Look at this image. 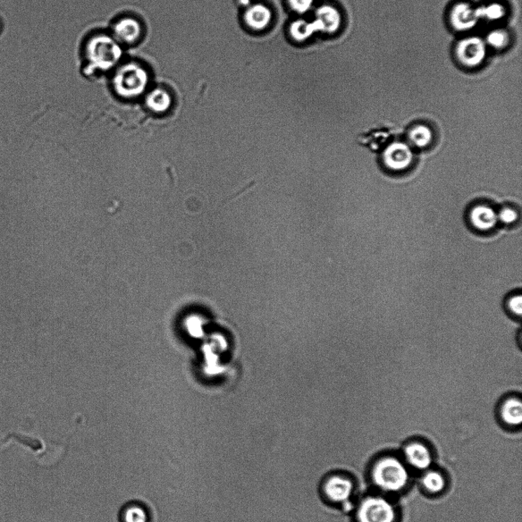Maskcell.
I'll use <instances>...</instances> for the list:
<instances>
[{
	"mask_svg": "<svg viewBox=\"0 0 522 522\" xmlns=\"http://www.w3.org/2000/svg\"><path fill=\"white\" fill-rule=\"evenodd\" d=\"M411 140L418 147H425L432 140V133L425 126H417L411 131Z\"/></svg>",
	"mask_w": 522,
	"mask_h": 522,
	"instance_id": "cell-21",
	"label": "cell"
},
{
	"mask_svg": "<svg viewBox=\"0 0 522 522\" xmlns=\"http://www.w3.org/2000/svg\"><path fill=\"white\" fill-rule=\"evenodd\" d=\"M479 20L476 10L469 4L461 3L452 8L451 22L459 31H467L475 27Z\"/></svg>",
	"mask_w": 522,
	"mask_h": 522,
	"instance_id": "cell-9",
	"label": "cell"
},
{
	"mask_svg": "<svg viewBox=\"0 0 522 522\" xmlns=\"http://www.w3.org/2000/svg\"><path fill=\"white\" fill-rule=\"evenodd\" d=\"M315 22L318 31L334 33L341 27V16L334 7L324 6L318 8Z\"/></svg>",
	"mask_w": 522,
	"mask_h": 522,
	"instance_id": "cell-11",
	"label": "cell"
},
{
	"mask_svg": "<svg viewBox=\"0 0 522 522\" xmlns=\"http://www.w3.org/2000/svg\"><path fill=\"white\" fill-rule=\"evenodd\" d=\"M423 484L428 492L439 493L444 490L446 481L439 471H429L423 478Z\"/></svg>",
	"mask_w": 522,
	"mask_h": 522,
	"instance_id": "cell-17",
	"label": "cell"
},
{
	"mask_svg": "<svg viewBox=\"0 0 522 522\" xmlns=\"http://www.w3.org/2000/svg\"><path fill=\"white\" fill-rule=\"evenodd\" d=\"M147 520L146 511L139 505H132L123 513L124 522H147Z\"/></svg>",
	"mask_w": 522,
	"mask_h": 522,
	"instance_id": "cell-20",
	"label": "cell"
},
{
	"mask_svg": "<svg viewBox=\"0 0 522 522\" xmlns=\"http://www.w3.org/2000/svg\"><path fill=\"white\" fill-rule=\"evenodd\" d=\"M326 498L333 503L347 502L353 491L351 480L341 475H334L326 479L323 487Z\"/></svg>",
	"mask_w": 522,
	"mask_h": 522,
	"instance_id": "cell-7",
	"label": "cell"
},
{
	"mask_svg": "<svg viewBox=\"0 0 522 522\" xmlns=\"http://www.w3.org/2000/svg\"><path fill=\"white\" fill-rule=\"evenodd\" d=\"M504 313L516 322L520 321L522 314V293L521 289L513 290L504 296L502 301Z\"/></svg>",
	"mask_w": 522,
	"mask_h": 522,
	"instance_id": "cell-14",
	"label": "cell"
},
{
	"mask_svg": "<svg viewBox=\"0 0 522 522\" xmlns=\"http://www.w3.org/2000/svg\"><path fill=\"white\" fill-rule=\"evenodd\" d=\"M357 516L358 522H394L397 512L383 497L369 496L359 504Z\"/></svg>",
	"mask_w": 522,
	"mask_h": 522,
	"instance_id": "cell-4",
	"label": "cell"
},
{
	"mask_svg": "<svg viewBox=\"0 0 522 522\" xmlns=\"http://www.w3.org/2000/svg\"><path fill=\"white\" fill-rule=\"evenodd\" d=\"M142 30L139 20L131 16H124L114 24L113 37L118 44L133 45L142 39Z\"/></svg>",
	"mask_w": 522,
	"mask_h": 522,
	"instance_id": "cell-6",
	"label": "cell"
},
{
	"mask_svg": "<svg viewBox=\"0 0 522 522\" xmlns=\"http://www.w3.org/2000/svg\"><path fill=\"white\" fill-rule=\"evenodd\" d=\"M122 55L120 44L104 33L90 37L84 48L87 69L91 73L111 70L119 62Z\"/></svg>",
	"mask_w": 522,
	"mask_h": 522,
	"instance_id": "cell-1",
	"label": "cell"
},
{
	"mask_svg": "<svg viewBox=\"0 0 522 522\" xmlns=\"http://www.w3.org/2000/svg\"><path fill=\"white\" fill-rule=\"evenodd\" d=\"M509 40L508 33L502 29L494 30L487 36L488 44L495 48L506 47L509 44Z\"/></svg>",
	"mask_w": 522,
	"mask_h": 522,
	"instance_id": "cell-22",
	"label": "cell"
},
{
	"mask_svg": "<svg viewBox=\"0 0 522 522\" xmlns=\"http://www.w3.org/2000/svg\"><path fill=\"white\" fill-rule=\"evenodd\" d=\"M500 218L504 223L511 224L516 220L517 214L514 210L504 208L500 213Z\"/></svg>",
	"mask_w": 522,
	"mask_h": 522,
	"instance_id": "cell-24",
	"label": "cell"
},
{
	"mask_svg": "<svg viewBox=\"0 0 522 522\" xmlns=\"http://www.w3.org/2000/svg\"><path fill=\"white\" fill-rule=\"evenodd\" d=\"M500 417L507 425L516 427L522 422V402L520 393L510 392L500 400Z\"/></svg>",
	"mask_w": 522,
	"mask_h": 522,
	"instance_id": "cell-8",
	"label": "cell"
},
{
	"mask_svg": "<svg viewBox=\"0 0 522 522\" xmlns=\"http://www.w3.org/2000/svg\"><path fill=\"white\" fill-rule=\"evenodd\" d=\"M484 41L477 37H469L459 42L456 48L458 60L467 67H475L481 64L486 57Z\"/></svg>",
	"mask_w": 522,
	"mask_h": 522,
	"instance_id": "cell-5",
	"label": "cell"
},
{
	"mask_svg": "<svg viewBox=\"0 0 522 522\" xmlns=\"http://www.w3.org/2000/svg\"><path fill=\"white\" fill-rule=\"evenodd\" d=\"M240 2L243 5H248L249 3V0H240Z\"/></svg>",
	"mask_w": 522,
	"mask_h": 522,
	"instance_id": "cell-25",
	"label": "cell"
},
{
	"mask_svg": "<svg viewBox=\"0 0 522 522\" xmlns=\"http://www.w3.org/2000/svg\"><path fill=\"white\" fill-rule=\"evenodd\" d=\"M479 20L486 19V20L495 21L502 18L504 15V7L498 4H493L481 7L476 10Z\"/></svg>",
	"mask_w": 522,
	"mask_h": 522,
	"instance_id": "cell-19",
	"label": "cell"
},
{
	"mask_svg": "<svg viewBox=\"0 0 522 522\" xmlns=\"http://www.w3.org/2000/svg\"><path fill=\"white\" fill-rule=\"evenodd\" d=\"M248 27L254 30H263L272 20V13L268 7L262 4L249 7L244 15Z\"/></svg>",
	"mask_w": 522,
	"mask_h": 522,
	"instance_id": "cell-12",
	"label": "cell"
},
{
	"mask_svg": "<svg viewBox=\"0 0 522 522\" xmlns=\"http://www.w3.org/2000/svg\"><path fill=\"white\" fill-rule=\"evenodd\" d=\"M412 154L408 147L395 145L387 149L385 162L392 170H402L411 163Z\"/></svg>",
	"mask_w": 522,
	"mask_h": 522,
	"instance_id": "cell-13",
	"label": "cell"
},
{
	"mask_svg": "<svg viewBox=\"0 0 522 522\" xmlns=\"http://www.w3.org/2000/svg\"><path fill=\"white\" fill-rule=\"evenodd\" d=\"M497 218L491 208L483 206L476 207L470 215L471 221L481 230L491 229L497 220Z\"/></svg>",
	"mask_w": 522,
	"mask_h": 522,
	"instance_id": "cell-15",
	"label": "cell"
},
{
	"mask_svg": "<svg viewBox=\"0 0 522 522\" xmlns=\"http://www.w3.org/2000/svg\"><path fill=\"white\" fill-rule=\"evenodd\" d=\"M372 479L374 484L380 490L387 493H397L407 486L409 474L401 461L389 457L375 463Z\"/></svg>",
	"mask_w": 522,
	"mask_h": 522,
	"instance_id": "cell-2",
	"label": "cell"
},
{
	"mask_svg": "<svg viewBox=\"0 0 522 522\" xmlns=\"http://www.w3.org/2000/svg\"><path fill=\"white\" fill-rule=\"evenodd\" d=\"M147 106L155 112H164L170 107L172 98L164 88H158L151 91L146 98Z\"/></svg>",
	"mask_w": 522,
	"mask_h": 522,
	"instance_id": "cell-16",
	"label": "cell"
},
{
	"mask_svg": "<svg viewBox=\"0 0 522 522\" xmlns=\"http://www.w3.org/2000/svg\"><path fill=\"white\" fill-rule=\"evenodd\" d=\"M404 453L409 464L415 469L425 470L432 465V453L423 443L417 442L410 443L406 446Z\"/></svg>",
	"mask_w": 522,
	"mask_h": 522,
	"instance_id": "cell-10",
	"label": "cell"
},
{
	"mask_svg": "<svg viewBox=\"0 0 522 522\" xmlns=\"http://www.w3.org/2000/svg\"><path fill=\"white\" fill-rule=\"evenodd\" d=\"M314 0H289L290 7L294 12L298 13H305L308 11Z\"/></svg>",
	"mask_w": 522,
	"mask_h": 522,
	"instance_id": "cell-23",
	"label": "cell"
},
{
	"mask_svg": "<svg viewBox=\"0 0 522 522\" xmlns=\"http://www.w3.org/2000/svg\"><path fill=\"white\" fill-rule=\"evenodd\" d=\"M149 81V73L144 67L137 62H129L116 71L112 83L117 95L125 98H132L139 96L146 91Z\"/></svg>",
	"mask_w": 522,
	"mask_h": 522,
	"instance_id": "cell-3",
	"label": "cell"
},
{
	"mask_svg": "<svg viewBox=\"0 0 522 522\" xmlns=\"http://www.w3.org/2000/svg\"><path fill=\"white\" fill-rule=\"evenodd\" d=\"M316 31L318 30L315 21L312 22L304 20L296 21L292 23L290 28L291 36L298 41L309 38Z\"/></svg>",
	"mask_w": 522,
	"mask_h": 522,
	"instance_id": "cell-18",
	"label": "cell"
}]
</instances>
